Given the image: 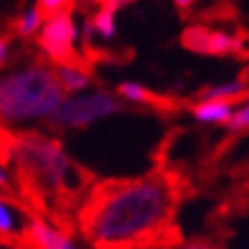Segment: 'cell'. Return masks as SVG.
<instances>
[{
    "label": "cell",
    "mask_w": 249,
    "mask_h": 249,
    "mask_svg": "<svg viewBox=\"0 0 249 249\" xmlns=\"http://www.w3.org/2000/svg\"><path fill=\"white\" fill-rule=\"evenodd\" d=\"M78 0H35V5L41 9L44 16L62 14V12H71V7L76 5Z\"/></svg>",
    "instance_id": "cell-16"
},
{
    "label": "cell",
    "mask_w": 249,
    "mask_h": 249,
    "mask_svg": "<svg viewBox=\"0 0 249 249\" xmlns=\"http://www.w3.org/2000/svg\"><path fill=\"white\" fill-rule=\"evenodd\" d=\"M183 249H213V247H208V245H199V242H196V245H188V247H183Z\"/></svg>",
    "instance_id": "cell-20"
},
{
    "label": "cell",
    "mask_w": 249,
    "mask_h": 249,
    "mask_svg": "<svg viewBox=\"0 0 249 249\" xmlns=\"http://www.w3.org/2000/svg\"><path fill=\"white\" fill-rule=\"evenodd\" d=\"M178 188L172 174L98 183L80 206V229L96 249H140L172 227Z\"/></svg>",
    "instance_id": "cell-1"
},
{
    "label": "cell",
    "mask_w": 249,
    "mask_h": 249,
    "mask_svg": "<svg viewBox=\"0 0 249 249\" xmlns=\"http://www.w3.org/2000/svg\"><path fill=\"white\" fill-rule=\"evenodd\" d=\"M23 235L28 238V242L35 249H83L73 238H69L55 224L46 222V219H39V217L30 219L25 224Z\"/></svg>",
    "instance_id": "cell-7"
},
{
    "label": "cell",
    "mask_w": 249,
    "mask_h": 249,
    "mask_svg": "<svg viewBox=\"0 0 249 249\" xmlns=\"http://www.w3.org/2000/svg\"><path fill=\"white\" fill-rule=\"evenodd\" d=\"M114 14H117V12H112V9L98 7L96 12L91 14L85 32H87L89 37L101 39V41H110V39L117 35V18H114Z\"/></svg>",
    "instance_id": "cell-11"
},
{
    "label": "cell",
    "mask_w": 249,
    "mask_h": 249,
    "mask_svg": "<svg viewBox=\"0 0 249 249\" xmlns=\"http://www.w3.org/2000/svg\"><path fill=\"white\" fill-rule=\"evenodd\" d=\"M183 46L199 55H213V57H227V55L242 53V39L233 32L213 30L206 25H190L181 35Z\"/></svg>",
    "instance_id": "cell-6"
},
{
    "label": "cell",
    "mask_w": 249,
    "mask_h": 249,
    "mask_svg": "<svg viewBox=\"0 0 249 249\" xmlns=\"http://www.w3.org/2000/svg\"><path fill=\"white\" fill-rule=\"evenodd\" d=\"M195 2H196V0H174V5H176L178 9H190Z\"/></svg>",
    "instance_id": "cell-19"
},
{
    "label": "cell",
    "mask_w": 249,
    "mask_h": 249,
    "mask_svg": "<svg viewBox=\"0 0 249 249\" xmlns=\"http://www.w3.org/2000/svg\"><path fill=\"white\" fill-rule=\"evenodd\" d=\"M25 231L23 213L0 192V238H16Z\"/></svg>",
    "instance_id": "cell-10"
},
{
    "label": "cell",
    "mask_w": 249,
    "mask_h": 249,
    "mask_svg": "<svg viewBox=\"0 0 249 249\" xmlns=\"http://www.w3.org/2000/svg\"><path fill=\"white\" fill-rule=\"evenodd\" d=\"M7 156L25 188L44 199L78 195L83 188V169L71 160L57 137L39 130L14 133L9 137Z\"/></svg>",
    "instance_id": "cell-2"
},
{
    "label": "cell",
    "mask_w": 249,
    "mask_h": 249,
    "mask_svg": "<svg viewBox=\"0 0 249 249\" xmlns=\"http://www.w3.org/2000/svg\"><path fill=\"white\" fill-rule=\"evenodd\" d=\"M114 96L126 103H135V106H146V103H156V94L149 87H144L142 83L135 80H124L117 85V94Z\"/></svg>",
    "instance_id": "cell-13"
},
{
    "label": "cell",
    "mask_w": 249,
    "mask_h": 249,
    "mask_svg": "<svg viewBox=\"0 0 249 249\" xmlns=\"http://www.w3.org/2000/svg\"><path fill=\"white\" fill-rule=\"evenodd\" d=\"M128 2H130V0H128Z\"/></svg>",
    "instance_id": "cell-21"
},
{
    "label": "cell",
    "mask_w": 249,
    "mask_h": 249,
    "mask_svg": "<svg viewBox=\"0 0 249 249\" xmlns=\"http://www.w3.org/2000/svg\"><path fill=\"white\" fill-rule=\"evenodd\" d=\"M121 112V101L107 89H87L64 96L51 117L48 126L55 130H80L110 119Z\"/></svg>",
    "instance_id": "cell-4"
},
{
    "label": "cell",
    "mask_w": 249,
    "mask_h": 249,
    "mask_svg": "<svg viewBox=\"0 0 249 249\" xmlns=\"http://www.w3.org/2000/svg\"><path fill=\"white\" fill-rule=\"evenodd\" d=\"M227 128L231 133H245L249 128V106L247 103H238L233 107V112L227 121Z\"/></svg>",
    "instance_id": "cell-15"
},
{
    "label": "cell",
    "mask_w": 249,
    "mask_h": 249,
    "mask_svg": "<svg viewBox=\"0 0 249 249\" xmlns=\"http://www.w3.org/2000/svg\"><path fill=\"white\" fill-rule=\"evenodd\" d=\"M7 57H9V39L0 35V71H2V67H5Z\"/></svg>",
    "instance_id": "cell-17"
},
{
    "label": "cell",
    "mask_w": 249,
    "mask_h": 249,
    "mask_svg": "<svg viewBox=\"0 0 249 249\" xmlns=\"http://www.w3.org/2000/svg\"><path fill=\"white\" fill-rule=\"evenodd\" d=\"M46 16L41 14V9L37 5H30L21 12V16L16 18L14 30L18 37H35L39 30H41V23H44Z\"/></svg>",
    "instance_id": "cell-14"
},
{
    "label": "cell",
    "mask_w": 249,
    "mask_h": 249,
    "mask_svg": "<svg viewBox=\"0 0 249 249\" xmlns=\"http://www.w3.org/2000/svg\"><path fill=\"white\" fill-rule=\"evenodd\" d=\"M0 190H12V178H9L5 165H0Z\"/></svg>",
    "instance_id": "cell-18"
},
{
    "label": "cell",
    "mask_w": 249,
    "mask_h": 249,
    "mask_svg": "<svg viewBox=\"0 0 249 249\" xmlns=\"http://www.w3.org/2000/svg\"><path fill=\"white\" fill-rule=\"evenodd\" d=\"M233 103L229 101H217V98H199L192 103L190 114L199 124H211V126H227L229 117L233 112Z\"/></svg>",
    "instance_id": "cell-9"
},
{
    "label": "cell",
    "mask_w": 249,
    "mask_h": 249,
    "mask_svg": "<svg viewBox=\"0 0 249 249\" xmlns=\"http://www.w3.org/2000/svg\"><path fill=\"white\" fill-rule=\"evenodd\" d=\"M64 91L53 69L44 62H28L0 71V126L16 133L51 121Z\"/></svg>",
    "instance_id": "cell-3"
},
{
    "label": "cell",
    "mask_w": 249,
    "mask_h": 249,
    "mask_svg": "<svg viewBox=\"0 0 249 249\" xmlns=\"http://www.w3.org/2000/svg\"><path fill=\"white\" fill-rule=\"evenodd\" d=\"M78 23L73 18V12H62V14L46 16L41 23V30L37 32V44L41 53L53 62L55 67L78 62L76 44H78Z\"/></svg>",
    "instance_id": "cell-5"
},
{
    "label": "cell",
    "mask_w": 249,
    "mask_h": 249,
    "mask_svg": "<svg viewBox=\"0 0 249 249\" xmlns=\"http://www.w3.org/2000/svg\"><path fill=\"white\" fill-rule=\"evenodd\" d=\"M247 96V83L242 78H233V80H227V83L213 85L208 89H204L201 98H217V101H229L238 106L242 98Z\"/></svg>",
    "instance_id": "cell-12"
},
{
    "label": "cell",
    "mask_w": 249,
    "mask_h": 249,
    "mask_svg": "<svg viewBox=\"0 0 249 249\" xmlns=\"http://www.w3.org/2000/svg\"><path fill=\"white\" fill-rule=\"evenodd\" d=\"M55 80L60 85V89L64 91V96H73L80 91H87L91 87V73L89 69L78 62H69V64H60L53 69Z\"/></svg>",
    "instance_id": "cell-8"
}]
</instances>
